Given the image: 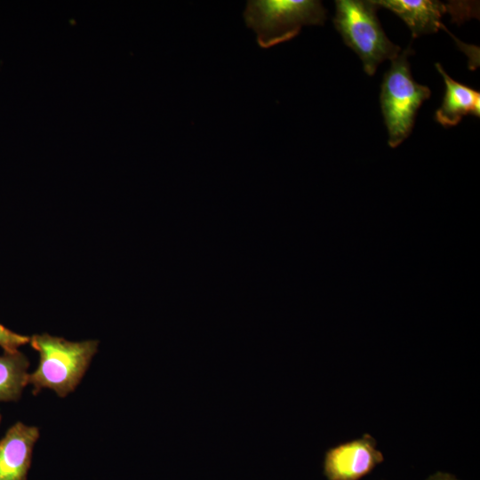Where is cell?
<instances>
[{
  "mask_svg": "<svg viewBox=\"0 0 480 480\" xmlns=\"http://www.w3.org/2000/svg\"><path fill=\"white\" fill-rule=\"evenodd\" d=\"M39 436L38 428L20 421L6 431L0 440V480H27Z\"/></svg>",
  "mask_w": 480,
  "mask_h": 480,
  "instance_id": "cell-7",
  "label": "cell"
},
{
  "mask_svg": "<svg viewBox=\"0 0 480 480\" xmlns=\"http://www.w3.org/2000/svg\"><path fill=\"white\" fill-rule=\"evenodd\" d=\"M384 460L369 434L329 449L324 460L327 480H359Z\"/></svg>",
  "mask_w": 480,
  "mask_h": 480,
  "instance_id": "cell-5",
  "label": "cell"
},
{
  "mask_svg": "<svg viewBox=\"0 0 480 480\" xmlns=\"http://www.w3.org/2000/svg\"><path fill=\"white\" fill-rule=\"evenodd\" d=\"M426 480H460L455 476L446 473L437 471L435 474L429 476Z\"/></svg>",
  "mask_w": 480,
  "mask_h": 480,
  "instance_id": "cell-11",
  "label": "cell"
},
{
  "mask_svg": "<svg viewBox=\"0 0 480 480\" xmlns=\"http://www.w3.org/2000/svg\"><path fill=\"white\" fill-rule=\"evenodd\" d=\"M379 7H385L401 18L416 38L425 34L436 32L444 27L441 23V17L449 12L457 19L463 20L471 17L472 12L468 4L461 3L460 8L455 9L457 4H444L439 1L432 0H372ZM454 18V19H455Z\"/></svg>",
  "mask_w": 480,
  "mask_h": 480,
  "instance_id": "cell-6",
  "label": "cell"
},
{
  "mask_svg": "<svg viewBox=\"0 0 480 480\" xmlns=\"http://www.w3.org/2000/svg\"><path fill=\"white\" fill-rule=\"evenodd\" d=\"M412 52L408 46L392 60L381 84L380 107L392 148L410 135L418 109L431 93L428 86L416 83L412 76L408 56Z\"/></svg>",
  "mask_w": 480,
  "mask_h": 480,
  "instance_id": "cell-3",
  "label": "cell"
},
{
  "mask_svg": "<svg viewBox=\"0 0 480 480\" xmlns=\"http://www.w3.org/2000/svg\"><path fill=\"white\" fill-rule=\"evenodd\" d=\"M335 5V28L360 57L367 75L373 76L382 61L399 55L400 47L386 36L376 13L379 6L372 0H337Z\"/></svg>",
  "mask_w": 480,
  "mask_h": 480,
  "instance_id": "cell-2",
  "label": "cell"
},
{
  "mask_svg": "<svg viewBox=\"0 0 480 480\" xmlns=\"http://www.w3.org/2000/svg\"><path fill=\"white\" fill-rule=\"evenodd\" d=\"M30 338L13 332L0 324V346L4 351H16L29 342Z\"/></svg>",
  "mask_w": 480,
  "mask_h": 480,
  "instance_id": "cell-10",
  "label": "cell"
},
{
  "mask_svg": "<svg viewBox=\"0 0 480 480\" xmlns=\"http://www.w3.org/2000/svg\"><path fill=\"white\" fill-rule=\"evenodd\" d=\"M29 362L16 351H4L0 356V401H17L28 385Z\"/></svg>",
  "mask_w": 480,
  "mask_h": 480,
  "instance_id": "cell-9",
  "label": "cell"
},
{
  "mask_svg": "<svg viewBox=\"0 0 480 480\" xmlns=\"http://www.w3.org/2000/svg\"><path fill=\"white\" fill-rule=\"evenodd\" d=\"M1 420H2V416H1V414H0V423H1Z\"/></svg>",
  "mask_w": 480,
  "mask_h": 480,
  "instance_id": "cell-12",
  "label": "cell"
},
{
  "mask_svg": "<svg viewBox=\"0 0 480 480\" xmlns=\"http://www.w3.org/2000/svg\"><path fill=\"white\" fill-rule=\"evenodd\" d=\"M244 18L262 48L296 36L304 25H323L326 10L316 0H250Z\"/></svg>",
  "mask_w": 480,
  "mask_h": 480,
  "instance_id": "cell-4",
  "label": "cell"
},
{
  "mask_svg": "<svg viewBox=\"0 0 480 480\" xmlns=\"http://www.w3.org/2000/svg\"><path fill=\"white\" fill-rule=\"evenodd\" d=\"M445 84V94L435 118L444 127L457 125L468 114L480 116V92L453 80L439 63L436 64Z\"/></svg>",
  "mask_w": 480,
  "mask_h": 480,
  "instance_id": "cell-8",
  "label": "cell"
},
{
  "mask_svg": "<svg viewBox=\"0 0 480 480\" xmlns=\"http://www.w3.org/2000/svg\"><path fill=\"white\" fill-rule=\"evenodd\" d=\"M29 342L39 354V364L28 373V384L33 386L35 395L49 388L60 397L76 389L99 344L95 340L69 341L47 333L33 335Z\"/></svg>",
  "mask_w": 480,
  "mask_h": 480,
  "instance_id": "cell-1",
  "label": "cell"
}]
</instances>
